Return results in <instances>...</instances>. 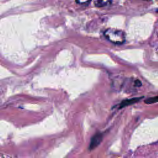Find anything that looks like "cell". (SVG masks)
Wrapping results in <instances>:
<instances>
[{
    "mask_svg": "<svg viewBox=\"0 0 158 158\" xmlns=\"http://www.w3.org/2000/svg\"><path fill=\"white\" fill-rule=\"evenodd\" d=\"M78 3H80V4H85L86 2H88L90 0H76Z\"/></svg>",
    "mask_w": 158,
    "mask_h": 158,
    "instance_id": "7",
    "label": "cell"
},
{
    "mask_svg": "<svg viewBox=\"0 0 158 158\" xmlns=\"http://www.w3.org/2000/svg\"><path fill=\"white\" fill-rule=\"evenodd\" d=\"M146 1H150V0H146Z\"/></svg>",
    "mask_w": 158,
    "mask_h": 158,
    "instance_id": "8",
    "label": "cell"
},
{
    "mask_svg": "<svg viewBox=\"0 0 158 158\" xmlns=\"http://www.w3.org/2000/svg\"><path fill=\"white\" fill-rule=\"evenodd\" d=\"M111 0H97L96 2V6L97 7H104L109 6L111 4Z\"/></svg>",
    "mask_w": 158,
    "mask_h": 158,
    "instance_id": "4",
    "label": "cell"
},
{
    "mask_svg": "<svg viewBox=\"0 0 158 158\" xmlns=\"http://www.w3.org/2000/svg\"><path fill=\"white\" fill-rule=\"evenodd\" d=\"M102 138H103V135L101 133H97L94 136H93L90 141L89 149L93 150L95 149L97 146H98L101 143V142L102 141Z\"/></svg>",
    "mask_w": 158,
    "mask_h": 158,
    "instance_id": "2",
    "label": "cell"
},
{
    "mask_svg": "<svg viewBox=\"0 0 158 158\" xmlns=\"http://www.w3.org/2000/svg\"><path fill=\"white\" fill-rule=\"evenodd\" d=\"M104 34L105 37L112 43L120 44L125 42V35L123 31L114 28H109L104 31Z\"/></svg>",
    "mask_w": 158,
    "mask_h": 158,
    "instance_id": "1",
    "label": "cell"
},
{
    "mask_svg": "<svg viewBox=\"0 0 158 158\" xmlns=\"http://www.w3.org/2000/svg\"><path fill=\"white\" fill-rule=\"evenodd\" d=\"M142 98H143V96L141 97H137V98H131V99H125L123 100L120 105H119V107L118 109H122L125 107L132 105L133 104H135L136 102H138V101H139Z\"/></svg>",
    "mask_w": 158,
    "mask_h": 158,
    "instance_id": "3",
    "label": "cell"
},
{
    "mask_svg": "<svg viewBox=\"0 0 158 158\" xmlns=\"http://www.w3.org/2000/svg\"><path fill=\"white\" fill-rule=\"evenodd\" d=\"M158 102V96H155V97H152V98H149L146 99L144 100V102L147 104H153Z\"/></svg>",
    "mask_w": 158,
    "mask_h": 158,
    "instance_id": "5",
    "label": "cell"
},
{
    "mask_svg": "<svg viewBox=\"0 0 158 158\" xmlns=\"http://www.w3.org/2000/svg\"><path fill=\"white\" fill-rule=\"evenodd\" d=\"M142 85V83L139 80H136L135 81V86H138V87H139Z\"/></svg>",
    "mask_w": 158,
    "mask_h": 158,
    "instance_id": "6",
    "label": "cell"
}]
</instances>
